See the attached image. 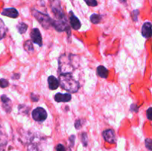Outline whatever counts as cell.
Listing matches in <instances>:
<instances>
[{"label": "cell", "instance_id": "obj_1", "mask_svg": "<svg viewBox=\"0 0 152 151\" xmlns=\"http://www.w3.org/2000/svg\"><path fill=\"white\" fill-rule=\"evenodd\" d=\"M51 7L52 12L54 15V19H52L51 26L56 29V30L59 32H63L65 31L68 35L71 34V30L70 26L68 23L66 17L65 16L62 7L60 5V2L59 0H55L52 2Z\"/></svg>", "mask_w": 152, "mask_h": 151}, {"label": "cell", "instance_id": "obj_2", "mask_svg": "<svg viewBox=\"0 0 152 151\" xmlns=\"http://www.w3.org/2000/svg\"><path fill=\"white\" fill-rule=\"evenodd\" d=\"M77 56L73 54H63L59 58V70L61 74L72 73L73 71L79 66L77 63V59L79 58L75 57Z\"/></svg>", "mask_w": 152, "mask_h": 151}, {"label": "cell", "instance_id": "obj_3", "mask_svg": "<svg viewBox=\"0 0 152 151\" xmlns=\"http://www.w3.org/2000/svg\"><path fill=\"white\" fill-rule=\"evenodd\" d=\"M59 82L62 89L71 93H77L80 87V83L74 79L71 73L60 74Z\"/></svg>", "mask_w": 152, "mask_h": 151}, {"label": "cell", "instance_id": "obj_4", "mask_svg": "<svg viewBox=\"0 0 152 151\" xmlns=\"http://www.w3.org/2000/svg\"><path fill=\"white\" fill-rule=\"evenodd\" d=\"M32 14L44 28L48 29L51 26L52 19L48 14L42 13V12L36 10V9H33Z\"/></svg>", "mask_w": 152, "mask_h": 151}, {"label": "cell", "instance_id": "obj_5", "mask_svg": "<svg viewBox=\"0 0 152 151\" xmlns=\"http://www.w3.org/2000/svg\"><path fill=\"white\" fill-rule=\"evenodd\" d=\"M48 114L45 110L42 107H37L32 112V117L35 121L42 122L47 118Z\"/></svg>", "mask_w": 152, "mask_h": 151}, {"label": "cell", "instance_id": "obj_6", "mask_svg": "<svg viewBox=\"0 0 152 151\" xmlns=\"http://www.w3.org/2000/svg\"><path fill=\"white\" fill-rule=\"evenodd\" d=\"M7 143V136L1 121H0V151H4Z\"/></svg>", "mask_w": 152, "mask_h": 151}, {"label": "cell", "instance_id": "obj_7", "mask_svg": "<svg viewBox=\"0 0 152 151\" xmlns=\"http://www.w3.org/2000/svg\"><path fill=\"white\" fill-rule=\"evenodd\" d=\"M31 37L32 42L38 44L39 46H42V38L41 33L38 28H34L31 32Z\"/></svg>", "mask_w": 152, "mask_h": 151}, {"label": "cell", "instance_id": "obj_8", "mask_svg": "<svg viewBox=\"0 0 152 151\" xmlns=\"http://www.w3.org/2000/svg\"><path fill=\"white\" fill-rule=\"evenodd\" d=\"M102 136H103L105 142H108L110 144H114L116 142V141H117V139H116L115 136V133L111 129H108V130L103 131Z\"/></svg>", "mask_w": 152, "mask_h": 151}, {"label": "cell", "instance_id": "obj_9", "mask_svg": "<svg viewBox=\"0 0 152 151\" xmlns=\"http://www.w3.org/2000/svg\"><path fill=\"white\" fill-rule=\"evenodd\" d=\"M69 20L70 24L74 30H79L81 27V23L78 18L73 13L72 11H70L69 13Z\"/></svg>", "mask_w": 152, "mask_h": 151}, {"label": "cell", "instance_id": "obj_10", "mask_svg": "<svg viewBox=\"0 0 152 151\" xmlns=\"http://www.w3.org/2000/svg\"><path fill=\"white\" fill-rule=\"evenodd\" d=\"M1 100L2 102V107L6 113H9L12 110V104L10 99L6 95H2L1 96Z\"/></svg>", "mask_w": 152, "mask_h": 151}, {"label": "cell", "instance_id": "obj_11", "mask_svg": "<svg viewBox=\"0 0 152 151\" xmlns=\"http://www.w3.org/2000/svg\"><path fill=\"white\" fill-rule=\"evenodd\" d=\"M54 99L56 102H68L71 99V93H58L54 96Z\"/></svg>", "mask_w": 152, "mask_h": 151}, {"label": "cell", "instance_id": "obj_12", "mask_svg": "<svg viewBox=\"0 0 152 151\" xmlns=\"http://www.w3.org/2000/svg\"><path fill=\"white\" fill-rule=\"evenodd\" d=\"M142 36L146 38H150L151 36V23L146 22L143 24L142 28Z\"/></svg>", "mask_w": 152, "mask_h": 151}, {"label": "cell", "instance_id": "obj_13", "mask_svg": "<svg viewBox=\"0 0 152 151\" xmlns=\"http://www.w3.org/2000/svg\"><path fill=\"white\" fill-rule=\"evenodd\" d=\"M1 15L10 18H17L19 16V12L14 7L5 8L1 12Z\"/></svg>", "mask_w": 152, "mask_h": 151}, {"label": "cell", "instance_id": "obj_14", "mask_svg": "<svg viewBox=\"0 0 152 151\" xmlns=\"http://www.w3.org/2000/svg\"><path fill=\"white\" fill-rule=\"evenodd\" d=\"M48 82L49 88L52 90H56L59 86V80L56 77L53 76H50L48 77Z\"/></svg>", "mask_w": 152, "mask_h": 151}, {"label": "cell", "instance_id": "obj_15", "mask_svg": "<svg viewBox=\"0 0 152 151\" xmlns=\"http://www.w3.org/2000/svg\"><path fill=\"white\" fill-rule=\"evenodd\" d=\"M96 73H97V75L99 76V77H101V78H108V70H107L106 68L100 65V66L97 67V68H96Z\"/></svg>", "mask_w": 152, "mask_h": 151}, {"label": "cell", "instance_id": "obj_16", "mask_svg": "<svg viewBox=\"0 0 152 151\" xmlns=\"http://www.w3.org/2000/svg\"><path fill=\"white\" fill-rule=\"evenodd\" d=\"M6 32H7V28L3 21L0 19V40L5 36Z\"/></svg>", "mask_w": 152, "mask_h": 151}, {"label": "cell", "instance_id": "obj_17", "mask_svg": "<svg viewBox=\"0 0 152 151\" xmlns=\"http://www.w3.org/2000/svg\"><path fill=\"white\" fill-rule=\"evenodd\" d=\"M28 25H27L25 23H24V22H19V23L17 25V26H16V28H17L18 31H19V33L21 34L25 33L27 31V30H28Z\"/></svg>", "mask_w": 152, "mask_h": 151}, {"label": "cell", "instance_id": "obj_18", "mask_svg": "<svg viewBox=\"0 0 152 151\" xmlns=\"http://www.w3.org/2000/svg\"><path fill=\"white\" fill-rule=\"evenodd\" d=\"M24 48L25 50H26L27 52H34V46H33V42L31 40H27L25 42L24 44Z\"/></svg>", "mask_w": 152, "mask_h": 151}, {"label": "cell", "instance_id": "obj_19", "mask_svg": "<svg viewBox=\"0 0 152 151\" xmlns=\"http://www.w3.org/2000/svg\"><path fill=\"white\" fill-rule=\"evenodd\" d=\"M102 19V16L99 14H96V13H94L90 16L91 22L93 24H99L101 22Z\"/></svg>", "mask_w": 152, "mask_h": 151}, {"label": "cell", "instance_id": "obj_20", "mask_svg": "<svg viewBox=\"0 0 152 151\" xmlns=\"http://www.w3.org/2000/svg\"><path fill=\"white\" fill-rule=\"evenodd\" d=\"M29 110H30V107H27L26 105H20L19 106V113H23V114H28V113H29Z\"/></svg>", "mask_w": 152, "mask_h": 151}, {"label": "cell", "instance_id": "obj_21", "mask_svg": "<svg viewBox=\"0 0 152 151\" xmlns=\"http://www.w3.org/2000/svg\"><path fill=\"white\" fill-rule=\"evenodd\" d=\"M81 140L83 142V145L86 147L88 145V136L86 133H83L81 134Z\"/></svg>", "mask_w": 152, "mask_h": 151}, {"label": "cell", "instance_id": "obj_22", "mask_svg": "<svg viewBox=\"0 0 152 151\" xmlns=\"http://www.w3.org/2000/svg\"><path fill=\"white\" fill-rule=\"evenodd\" d=\"M84 1L88 6L96 7L97 5V1H96V0H84Z\"/></svg>", "mask_w": 152, "mask_h": 151}, {"label": "cell", "instance_id": "obj_23", "mask_svg": "<svg viewBox=\"0 0 152 151\" xmlns=\"http://www.w3.org/2000/svg\"><path fill=\"white\" fill-rule=\"evenodd\" d=\"M8 85L9 82L7 81V80L4 79V78H0V87L4 88V87H7Z\"/></svg>", "mask_w": 152, "mask_h": 151}, {"label": "cell", "instance_id": "obj_24", "mask_svg": "<svg viewBox=\"0 0 152 151\" xmlns=\"http://www.w3.org/2000/svg\"><path fill=\"white\" fill-rule=\"evenodd\" d=\"M138 15H139V10H134L132 13V17L133 21L137 22V17Z\"/></svg>", "mask_w": 152, "mask_h": 151}, {"label": "cell", "instance_id": "obj_25", "mask_svg": "<svg viewBox=\"0 0 152 151\" xmlns=\"http://www.w3.org/2000/svg\"><path fill=\"white\" fill-rule=\"evenodd\" d=\"M151 143H152L151 139H145V147H146L149 150H151Z\"/></svg>", "mask_w": 152, "mask_h": 151}, {"label": "cell", "instance_id": "obj_26", "mask_svg": "<svg viewBox=\"0 0 152 151\" xmlns=\"http://www.w3.org/2000/svg\"><path fill=\"white\" fill-rule=\"evenodd\" d=\"M74 126H75V127L77 129V130H79V129L81 128V127L83 126V124H82V120L81 119H77V121H75Z\"/></svg>", "mask_w": 152, "mask_h": 151}, {"label": "cell", "instance_id": "obj_27", "mask_svg": "<svg viewBox=\"0 0 152 151\" xmlns=\"http://www.w3.org/2000/svg\"><path fill=\"white\" fill-rule=\"evenodd\" d=\"M31 100L33 101V102H38L39 97V96H37L36 94H34V93H31Z\"/></svg>", "mask_w": 152, "mask_h": 151}, {"label": "cell", "instance_id": "obj_28", "mask_svg": "<svg viewBox=\"0 0 152 151\" xmlns=\"http://www.w3.org/2000/svg\"><path fill=\"white\" fill-rule=\"evenodd\" d=\"M56 151H65V147L62 144H59L56 146Z\"/></svg>", "mask_w": 152, "mask_h": 151}, {"label": "cell", "instance_id": "obj_29", "mask_svg": "<svg viewBox=\"0 0 152 151\" xmlns=\"http://www.w3.org/2000/svg\"><path fill=\"white\" fill-rule=\"evenodd\" d=\"M138 109H139V107L137 105H134V104L132 105V106H131V110L132 111H134V112L137 113L138 112Z\"/></svg>", "mask_w": 152, "mask_h": 151}, {"label": "cell", "instance_id": "obj_30", "mask_svg": "<svg viewBox=\"0 0 152 151\" xmlns=\"http://www.w3.org/2000/svg\"><path fill=\"white\" fill-rule=\"evenodd\" d=\"M151 107H149L147 110V116H148V118L149 120H151Z\"/></svg>", "mask_w": 152, "mask_h": 151}, {"label": "cell", "instance_id": "obj_31", "mask_svg": "<svg viewBox=\"0 0 152 151\" xmlns=\"http://www.w3.org/2000/svg\"><path fill=\"white\" fill-rule=\"evenodd\" d=\"M19 77H20V74L19 73H14L12 76V78L13 79H19Z\"/></svg>", "mask_w": 152, "mask_h": 151}, {"label": "cell", "instance_id": "obj_32", "mask_svg": "<svg viewBox=\"0 0 152 151\" xmlns=\"http://www.w3.org/2000/svg\"><path fill=\"white\" fill-rule=\"evenodd\" d=\"M74 139H75V136H70L69 141H70V142H71V145H74Z\"/></svg>", "mask_w": 152, "mask_h": 151}, {"label": "cell", "instance_id": "obj_33", "mask_svg": "<svg viewBox=\"0 0 152 151\" xmlns=\"http://www.w3.org/2000/svg\"><path fill=\"white\" fill-rule=\"evenodd\" d=\"M120 1L121 3H126V0H120Z\"/></svg>", "mask_w": 152, "mask_h": 151}]
</instances>
